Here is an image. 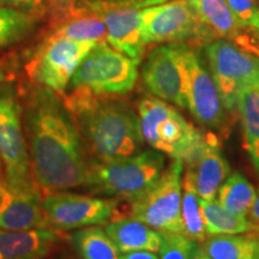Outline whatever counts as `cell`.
Here are the masks:
<instances>
[{
  "mask_svg": "<svg viewBox=\"0 0 259 259\" xmlns=\"http://www.w3.org/2000/svg\"><path fill=\"white\" fill-rule=\"evenodd\" d=\"M31 171L46 192L87 186L89 164L72 114L48 90L31 95L24 114Z\"/></svg>",
  "mask_w": 259,
  "mask_h": 259,
  "instance_id": "1",
  "label": "cell"
},
{
  "mask_svg": "<svg viewBox=\"0 0 259 259\" xmlns=\"http://www.w3.org/2000/svg\"><path fill=\"white\" fill-rule=\"evenodd\" d=\"M87 150L99 162L139 153L144 138L139 116L128 105L87 93L72 92L65 100Z\"/></svg>",
  "mask_w": 259,
  "mask_h": 259,
  "instance_id": "2",
  "label": "cell"
},
{
  "mask_svg": "<svg viewBox=\"0 0 259 259\" xmlns=\"http://www.w3.org/2000/svg\"><path fill=\"white\" fill-rule=\"evenodd\" d=\"M138 116L144 141L183 164L192 160L208 143L210 134L193 127L162 100H142L138 103Z\"/></svg>",
  "mask_w": 259,
  "mask_h": 259,
  "instance_id": "3",
  "label": "cell"
},
{
  "mask_svg": "<svg viewBox=\"0 0 259 259\" xmlns=\"http://www.w3.org/2000/svg\"><path fill=\"white\" fill-rule=\"evenodd\" d=\"M164 162L161 151L155 149L119 160L97 161L89 167L87 186L134 202L160 179Z\"/></svg>",
  "mask_w": 259,
  "mask_h": 259,
  "instance_id": "4",
  "label": "cell"
},
{
  "mask_svg": "<svg viewBox=\"0 0 259 259\" xmlns=\"http://www.w3.org/2000/svg\"><path fill=\"white\" fill-rule=\"evenodd\" d=\"M141 60L132 59L107 42L96 44L70 80L72 92L96 96L125 95L134 89Z\"/></svg>",
  "mask_w": 259,
  "mask_h": 259,
  "instance_id": "5",
  "label": "cell"
},
{
  "mask_svg": "<svg viewBox=\"0 0 259 259\" xmlns=\"http://www.w3.org/2000/svg\"><path fill=\"white\" fill-rule=\"evenodd\" d=\"M184 164L174 160L143 196L132 202L131 219L161 233H181V173Z\"/></svg>",
  "mask_w": 259,
  "mask_h": 259,
  "instance_id": "6",
  "label": "cell"
},
{
  "mask_svg": "<svg viewBox=\"0 0 259 259\" xmlns=\"http://www.w3.org/2000/svg\"><path fill=\"white\" fill-rule=\"evenodd\" d=\"M205 53L222 105L227 111H234L242 90L259 83V58L226 38L209 44Z\"/></svg>",
  "mask_w": 259,
  "mask_h": 259,
  "instance_id": "7",
  "label": "cell"
},
{
  "mask_svg": "<svg viewBox=\"0 0 259 259\" xmlns=\"http://www.w3.org/2000/svg\"><path fill=\"white\" fill-rule=\"evenodd\" d=\"M22 118L16 97L10 93L0 94V157L5 166V185L16 191H30L36 187Z\"/></svg>",
  "mask_w": 259,
  "mask_h": 259,
  "instance_id": "8",
  "label": "cell"
},
{
  "mask_svg": "<svg viewBox=\"0 0 259 259\" xmlns=\"http://www.w3.org/2000/svg\"><path fill=\"white\" fill-rule=\"evenodd\" d=\"M186 46L170 42L154 48L142 67V78L149 92L181 108H187Z\"/></svg>",
  "mask_w": 259,
  "mask_h": 259,
  "instance_id": "9",
  "label": "cell"
},
{
  "mask_svg": "<svg viewBox=\"0 0 259 259\" xmlns=\"http://www.w3.org/2000/svg\"><path fill=\"white\" fill-rule=\"evenodd\" d=\"M142 31L145 44L181 42L209 36L190 0H170L142 9Z\"/></svg>",
  "mask_w": 259,
  "mask_h": 259,
  "instance_id": "10",
  "label": "cell"
},
{
  "mask_svg": "<svg viewBox=\"0 0 259 259\" xmlns=\"http://www.w3.org/2000/svg\"><path fill=\"white\" fill-rule=\"evenodd\" d=\"M95 45V42L51 36L29 65V72L42 85L56 93H64L77 67Z\"/></svg>",
  "mask_w": 259,
  "mask_h": 259,
  "instance_id": "11",
  "label": "cell"
},
{
  "mask_svg": "<svg viewBox=\"0 0 259 259\" xmlns=\"http://www.w3.org/2000/svg\"><path fill=\"white\" fill-rule=\"evenodd\" d=\"M116 202L73 193L51 192L42 200L48 225L61 231L102 225L113 216Z\"/></svg>",
  "mask_w": 259,
  "mask_h": 259,
  "instance_id": "12",
  "label": "cell"
},
{
  "mask_svg": "<svg viewBox=\"0 0 259 259\" xmlns=\"http://www.w3.org/2000/svg\"><path fill=\"white\" fill-rule=\"evenodd\" d=\"M185 63L187 108L199 124L218 127L223 120V105L215 80L190 46L185 50Z\"/></svg>",
  "mask_w": 259,
  "mask_h": 259,
  "instance_id": "13",
  "label": "cell"
},
{
  "mask_svg": "<svg viewBox=\"0 0 259 259\" xmlns=\"http://www.w3.org/2000/svg\"><path fill=\"white\" fill-rule=\"evenodd\" d=\"M187 166L183 187L191 189L203 200H213L221 184L229 176V164L220 150L219 139L210 134L209 141Z\"/></svg>",
  "mask_w": 259,
  "mask_h": 259,
  "instance_id": "14",
  "label": "cell"
},
{
  "mask_svg": "<svg viewBox=\"0 0 259 259\" xmlns=\"http://www.w3.org/2000/svg\"><path fill=\"white\" fill-rule=\"evenodd\" d=\"M142 9L120 6L97 11L106 25L107 42L132 59L141 60L145 46L142 31Z\"/></svg>",
  "mask_w": 259,
  "mask_h": 259,
  "instance_id": "15",
  "label": "cell"
},
{
  "mask_svg": "<svg viewBox=\"0 0 259 259\" xmlns=\"http://www.w3.org/2000/svg\"><path fill=\"white\" fill-rule=\"evenodd\" d=\"M40 194L36 190L16 191L6 185L0 189V229L5 231H29L46 228Z\"/></svg>",
  "mask_w": 259,
  "mask_h": 259,
  "instance_id": "16",
  "label": "cell"
},
{
  "mask_svg": "<svg viewBox=\"0 0 259 259\" xmlns=\"http://www.w3.org/2000/svg\"><path fill=\"white\" fill-rule=\"evenodd\" d=\"M57 241L56 233L47 228L0 229V259H44Z\"/></svg>",
  "mask_w": 259,
  "mask_h": 259,
  "instance_id": "17",
  "label": "cell"
},
{
  "mask_svg": "<svg viewBox=\"0 0 259 259\" xmlns=\"http://www.w3.org/2000/svg\"><path fill=\"white\" fill-rule=\"evenodd\" d=\"M106 233L120 253L134 251L158 252L162 242L161 232L137 220H118L106 226Z\"/></svg>",
  "mask_w": 259,
  "mask_h": 259,
  "instance_id": "18",
  "label": "cell"
},
{
  "mask_svg": "<svg viewBox=\"0 0 259 259\" xmlns=\"http://www.w3.org/2000/svg\"><path fill=\"white\" fill-rule=\"evenodd\" d=\"M204 30L210 36L234 38L241 27L226 0H190Z\"/></svg>",
  "mask_w": 259,
  "mask_h": 259,
  "instance_id": "19",
  "label": "cell"
},
{
  "mask_svg": "<svg viewBox=\"0 0 259 259\" xmlns=\"http://www.w3.org/2000/svg\"><path fill=\"white\" fill-rule=\"evenodd\" d=\"M236 108L241 116L245 148L259 173V83L242 90Z\"/></svg>",
  "mask_w": 259,
  "mask_h": 259,
  "instance_id": "20",
  "label": "cell"
},
{
  "mask_svg": "<svg viewBox=\"0 0 259 259\" xmlns=\"http://www.w3.org/2000/svg\"><path fill=\"white\" fill-rule=\"evenodd\" d=\"M203 218L208 236L233 235L239 233L254 232V227L245 216L235 215L223 208L218 200L200 199Z\"/></svg>",
  "mask_w": 259,
  "mask_h": 259,
  "instance_id": "21",
  "label": "cell"
},
{
  "mask_svg": "<svg viewBox=\"0 0 259 259\" xmlns=\"http://www.w3.org/2000/svg\"><path fill=\"white\" fill-rule=\"evenodd\" d=\"M202 246L211 259H254L259 239L255 235H213Z\"/></svg>",
  "mask_w": 259,
  "mask_h": 259,
  "instance_id": "22",
  "label": "cell"
},
{
  "mask_svg": "<svg viewBox=\"0 0 259 259\" xmlns=\"http://www.w3.org/2000/svg\"><path fill=\"white\" fill-rule=\"evenodd\" d=\"M72 245L82 259H119L120 252L105 229L90 226L71 236Z\"/></svg>",
  "mask_w": 259,
  "mask_h": 259,
  "instance_id": "23",
  "label": "cell"
},
{
  "mask_svg": "<svg viewBox=\"0 0 259 259\" xmlns=\"http://www.w3.org/2000/svg\"><path fill=\"white\" fill-rule=\"evenodd\" d=\"M219 203L235 215L246 216L253 205L255 190L239 171H234L225 180L218 191Z\"/></svg>",
  "mask_w": 259,
  "mask_h": 259,
  "instance_id": "24",
  "label": "cell"
},
{
  "mask_svg": "<svg viewBox=\"0 0 259 259\" xmlns=\"http://www.w3.org/2000/svg\"><path fill=\"white\" fill-rule=\"evenodd\" d=\"M52 36L100 44L106 41L107 31L101 16L97 12H94V14L78 15L73 21L67 22L58 28Z\"/></svg>",
  "mask_w": 259,
  "mask_h": 259,
  "instance_id": "25",
  "label": "cell"
},
{
  "mask_svg": "<svg viewBox=\"0 0 259 259\" xmlns=\"http://www.w3.org/2000/svg\"><path fill=\"white\" fill-rule=\"evenodd\" d=\"M181 221L184 227L183 234L191 240L203 242L208 239L200 198L193 190L185 187L181 199Z\"/></svg>",
  "mask_w": 259,
  "mask_h": 259,
  "instance_id": "26",
  "label": "cell"
},
{
  "mask_svg": "<svg viewBox=\"0 0 259 259\" xmlns=\"http://www.w3.org/2000/svg\"><path fill=\"white\" fill-rule=\"evenodd\" d=\"M34 18L29 12L0 6V47L18 41L30 30Z\"/></svg>",
  "mask_w": 259,
  "mask_h": 259,
  "instance_id": "27",
  "label": "cell"
},
{
  "mask_svg": "<svg viewBox=\"0 0 259 259\" xmlns=\"http://www.w3.org/2000/svg\"><path fill=\"white\" fill-rule=\"evenodd\" d=\"M162 242L158 259H191L196 251L197 241L191 240L181 233H161Z\"/></svg>",
  "mask_w": 259,
  "mask_h": 259,
  "instance_id": "28",
  "label": "cell"
},
{
  "mask_svg": "<svg viewBox=\"0 0 259 259\" xmlns=\"http://www.w3.org/2000/svg\"><path fill=\"white\" fill-rule=\"evenodd\" d=\"M163 2L164 0H74L73 16L94 14L103 9L120 8V6L144 9L151 5L161 4Z\"/></svg>",
  "mask_w": 259,
  "mask_h": 259,
  "instance_id": "29",
  "label": "cell"
},
{
  "mask_svg": "<svg viewBox=\"0 0 259 259\" xmlns=\"http://www.w3.org/2000/svg\"><path fill=\"white\" fill-rule=\"evenodd\" d=\"M241 28L253 27L257 4L255 0H226Z\"/></svg>",
  "mask_w": 259,
  "mask_h": 259,
  "instance_id": "30",
  "label": "cell"
},
{
  "mask_svg": "<svg viewBox=\"0 0 259 259\" xmlns=\"http://www.w3.org/2000/svg\"><path fill=\"white\" fill-rule=\"evenodd\" d=\"M45 2L46 0H0V3L3 5L21 10V11L24 12H29V14L31 11H35V10L41 8Z\"/></svg>",
  "mask_w": 259,
  "mask_h": 259,
  "instance_id": "31",
  "label": "cell"
},
{
  "mask_svg": "<svg viewBox=\"0 0 259 259\" xmlns=\"http://www.w3.org/2000/svg\"><path fill=\"white\" fill-rule=\"evenodd\" d=\"M52 10L60 16H73L74 0H47Z\"/></svg>",
  "mask_w": 259,
  "mask_h": 259,
  "instance_id": "32",
  "label": "cell"
},
{
  "mask_svg": "<svg viewBox=\"0 0 259 259\" xmlns=\"http://www.w3.org/2000/svg\"><path fill=\"white\" fill-rule=\"evenodd\" d=\"M119 259H158V257L154 252L149 251H134L122 253Z\"/></svg>",
  "mask_w": 259,
  "mask_h": 259,
  "instance_id": "33",
  "label": "cell"
},
{
  "mask_svg": "<svg viewBox=\"0 0 259 259\" xmlns=\"http://www.w3.org/2000/svg\"><path fill=\"white\" fill-rule=\"evenodd\" d=\"M250 222L254 227V232H259V192L255 196L254 203L250 210Z\"/></svg>",
  "mask_w": 259,
  "mask_h": 259,
  "instance_id": "34",
  "label": "cell"
},
{
  "mask_svg": "<svg viewBox=\"0 0 259 259\" xmlns=\"http://www.w3.org/2000/svg\"><path fill=\"white\" fill-rule=\"evenodd\" d=\"M191 259H211V258H210L208 253L204 251L203 246L198 245V246H197L196 251L193 252V254H192V257H191Z\"/></svg>",
  "mask_w": 259,
  "mask_h": 259,
  "instance_id": "35",
  "label": "cell"
},
{
  "mask_svg": "<svg viewBox=\"0 0 259 259\" xmlns=\"http://www.w3.org/2000/svg\"><path fill=\"white\" fill-rule=\"evenodd\" d=\"M252 29L257 31L259 35V3L257 4V15H255V19H254V23H253V27H252Z\"/></svg>",
  "mask_w": 259,
  "mask_h": 259,
  "instance_id": "36",
  "label": "cell"
},
{
  "mask_svg": "<svg viewBox=\"0 0 259 259\" xmlns=\"http://www.w3.org/2000/svg\"><path fill=\"white\" fill-rule=\"evenodd\" d=\"M5 79V72H4V69H3L2 66H0V83L3 82V80Z\"/></svg>",
  "mask_w": 259,
  "mask_h": 259,
  "instance_id": "37",
  "label": "cell"
},
{
  "mask_svg": "<svg viewBox=\"0 0 259 259\" xmlns=\"http://www.w3.org/2000/svg\"><path fill=\"white\" fill-rule=\"evenodd\" d=\"M254 259H259V248H258L257 253H255V257H254Z\"/></svg>",
  "mask_w": 259,
  "mask_h": 259,
  "instance_id": "38",
  "label": "cell"
},
{
  "mask_svg": "<svg viewBox=\"0 0 259 259\" xmlns=\"http://www.w3.org/2000/svg\"><path fill=\"white\" fill-rule=\"evenodd\" d=\"M2 186H3V184H2V177H0V189H2Z\"/></svg>",
  "mask_w": 259,
  "mask_h": 259,
  "instance_id": "39",
  "label": "cell"
},
{
  "mask_svg": "<svg viewBox=\"0 0 259 259\" xmlns=\"http://www.w3.org/2000/svg\"><path fill=\"white\" fill-rule=\"evenodd\" d=\"M64 259H72V258H64Z\"/></svg>",
  "mask_w": 259,
  "mask_h": 259,
  "instance_id": "40",
  "label": "cell"
}]
</instances>
